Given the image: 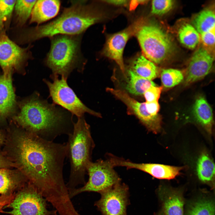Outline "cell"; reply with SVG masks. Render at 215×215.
<instances>
[{
	"instance_id": "37",
	"label": "cell",
	"mask_w": 215,
	"mask_h": 215,
	"mask_svg": "<svg viewBox=\"0 0 215 215\" xmlns=\"http://www.w3.org/2000/svg\"><path fill=\"white\" fill-rule=\"evenodd\" d=\"M4 140V137L3 134L0 133V146H1Z\"/></svg>"
},
{
	"instance_id": "36",
	"label": "cell",
	"mask_w": 215,
	"mask_h": 215,
	"mask_svg": "<svg viewBox=\"0 0 215 215\" xmlns=\"http://www.w3.org/2000/svg\"><path fill=\"white\" fill-rule=\"evenodd\" d=\"M7 165V163L4 159L0 155V169L5 167Z\"/></svg>"
},
{
	"instance_id": "16",
	"label": "cell",
	"mask_w": 215,
	"mask_h": 215,
	"mask_svg": "<svg viewBox=\"0 0 215 215\" xmlns=\"http://www.w3.org/2000/svg\"><path fill=\"white\" fill-rule=\"evenodd\" d=\"M158 192L165 215H184V201L181 190L162 186Z\"/></svg>"
},
{
	"instance_id": "33",
	"label": "cell",
	"mask_w": 215,
	"mask_h": 215,
	"mask_svg": "<svg viewBox=\"0 0 215 215\" xmlns=\"http://www.w3.org/2000/svg\"><path fill=\"white\" fill-rule=\"evenodd\" d=\"M14 193L1 195L0 196V212L5 206L10 204L14 199L15 196Z\"/></svg>"
},
{
	"instance_id": "11",
	"label": "cell",
	"mask_w": 215,
	"mask_h": 215,
	"mask_svg": "<svg viewBox=\"0 0 215 215\" xmlns=\"http://www.w3.org/2000/svg\"><path fill=\"white\" fill-rule=\"evenodd\" d=\"M106 91L123 103L127 107L128 113L135 116L149 131L155 133L160 131L161 117L159 114L153 116L150 114L145 102H138L123 90L107 87Z\"/></svg>"
},
{
	"instance_id": "4",
	"label": "cell",
	"mask_w": 215,
	"mask_h": 215,
	"mask_svg": "<svg viewBox=\"0 0 215 215\" xmlns=\"http://www.w3.org/2000/svg\"><path fill=\"white\" fill-rule=\"evenodd\" d=\"M68 136L67 157L70 166L69 181L66 185L69 191L86 183L85 176L87 168L91 162L95 144L92 137L90 125L84 116L78 117L73 123L72 133Z\"/></svg>"
},
{
	"instance_id": "34",
	"label": "cell",
	"mask_w": 215,
	"mask_h": 215,
	"mask_svg": "<svg viewBox=\"0 0 215 215\" xmlns=\"http://www.w3.org/2000/svg\"><path fill=\"white\" fill-rule=\"evenodd\" d=\"M145 102L147 110L150 114L153 116L158 114L160 106L158 101Z\"/></svg>"
},
{
	"instance_id": "15",
	"label": "cell",
	"mask_w": 215,
	"mask_h": 215,
	"mask_svg": "<svg viewBox=\"0 0 215 215\" xmlns=\"http://www.w3.org/2000/svg\"><path fill=\"white\" fill-rule=\"evenodd\" d=\"M130 31L128 29L109 36L103 50L105 56L116 62L123 74L125 70L123 56V51L131 33Z\"/></svg>"
},
{
	"instance_id": "30",
	"label": "cell",
	"mask_w": 215,
	"mask_h": 215,
	"mask_svg": "<svg viewBox=\"0 0 215 215\" xmlns=\"http://www.w3.org/2000/svg\"><path fill=\"white\" fill-rule=\"evenodd\" d=\"M173 4V1L171 0H153L151 3V12L156 15L164 14L172 9Z\"/></svg>"
},
{
	"instance_id": "31",
	"label": "cell",
	"mask_w": 215,
	"mask_h": 215,
	"mask_svg": "<svg viewBox=\"0 0 215 215\" xmlns=\"http://www.w3.org/2000/svg\"><path fill=\"white\" fill-rule=\"evenodd\" d=\"M162 89V87L156 85L151 86L143 94L146 102L158 101Z\"/></svg>"
},
{
	"instance_id": "6",
	"label": "cell",
	"mask_w": 215,
	"mask_h": 215,
	"mask_svg": "<svg viewBox=\"0 0 215 215\" xmlns=\"http://www.w3.org/2000/svg\"><path fill=\"white\" fill-rule=\"evenodd\" d=\"M135 34L144 56L154 64L162 63L171 54L173 49L172 39L158 25L141 24L136 27Z\"/></svg>"
},
{
	"instance_id": "9",
	"label": "cell",
	"mask_w": 215,
	"mask_h": 215,
	"mask_svg": "<svg viewBox=\"0 0 215 215\" xmlns=\"http://www.w3.org/2000/svg\"><path fill=\"white\" fill-rule=\"evenodd\" d=\"M46 200L31 185L23 186L14 199L6 207L12 208L5 212L12 215H57V211L49 210Z\"/></svg>"
},
{
	"instance_id": "17",
	"label": "cell",
	"mask_w": 215,
	"mask_h": 215,
	"mask_svg": "<svg viewBox=\"0 0 215 215\" xmlns=\"http://www.w3.org/2000/svg\"><path fill=\"white\" fill-rule=\"evenodd\" d=\"M11 73L0 75V120L4 119L13 111L16 105Z\"/></svg>"
},
{
	"instance_id": "19",
	"label": "cell",
	"mask_w": 215,
	"mask_h": 215,
	"mask_svg": "<svg viewBox=\"0 0 215 215\" xmlns=\"http://www.w3.org/2000/svg\"><path fill=\"white\" fill-rule=\"evenodd\" d=\"M122 74L123 79L120 82V84L124 88V90L135 96L143 95L149 87L156 85L152 81L138 76L128 68Z\"/></svg>"
},
{
	"instance_id": "2",
	"label": "cell",
	"mask_w": 215,
	"mask_h": 215,
	"mask_svg": "<svg viewBox=\"0 0 215 215\" xmlns=\"http://www.w3.org/2000/svg\"><path fill=\"white\" fill-rule=\"evenodd\" d=\"M71 4L63 8L57 17L45 24L21 28L16 35L19 44L31 43L46 37L58 35L83 34L90 27L96 23L99 17L87 1H70Z\"/></svg>"
},
{
	"instance_id": "21",
	"label": "cell",
	"mask_w": 215,
	"mask_h": 215,
	"mask_svg": "<svg viewBox=\"0 0 215 215\" xmlns=\"http://www.w3.org/2000/svg\"><path fill=\"white\" fill-rule=\"evenodd\" d=\"M128 69L138 76L152 81L159 75V71L155 64L144 55L136 58L131 63Z\"/></svg>"
},
{
	"instance_id": "29",
	"label": "cell",
	"mask_w": 215,
	"mask_h": 215,
	"mask_svg": "<svg viewBox=\"0 0 215 215\" xmlns=\"http://www.w3.org/2000/svg\"><path fill=\"white\" fill-rule=\"evenodd\" d=\"M160 76L163 86L167 88L177 85L184 79L183 74L181 71L173 68L163 70L161 73Z\"/></svg>"
},
{
	"instance_id": "28",
	"label": "cell",
	"mask_w": 215,
	"mask_h": 215,
	"mask_svg": "<svg viewBox=\"0 0 215 215\" xmlns=\"http://www.w3.org/2000/svg\"><path fill=\"white\" fill-rule=\"evenodd\" d=\"M215 206L212 200L202 199L191 204L185 215H214Z\"/></svg>"
},
{
	"instance_id": "5",
	"label": "cell",
	"mask_w": 215,
	"mask_h": 215,
	"mask_svg": "<svg viewBox=\"0 0 215 215\" xmlns=\"http://www.w3.org/2000/svg\"><path fill=\"white\" fill-rule=\"evenodd\" d=\"M83 35H58L50 38V49L44 62L52 74L67 79L74 69L83 71L86 60L81 51Z\"/></svg>"
},
{
	"instance_id": "38",
	"label": "cell",
	"mask_w": 215,
	"mask_h": 215,
	"mask_svg": "<svg viewBox=\"0 0 215 215\" xmlns=\"http://www.w3.org/2000/svg\"><path fill=\"white\" fill-rule=\"evenodd\" d=\"M156 215H165L163 211H161L157 213Z\"/></svg>"
},
{
	"instance_id": "25",
	"label": "cell",
	"mask_w": 215,
	"mask_h": 215,
	"mask_svg": "<svg viewBox=\"0 0 215 215\" xmlns=\"http://www.w3.org/2000/svg\"><path fill=\"white\" fill-rule=\"evenodd\" d=\"M178 35L180 42L191 49L194 48L200 41L199 33L194 27L189 24L183 25L179 30Z\"/></svg>"
},
{
	"instance_id": "35",
	"label": "cell",
	"mask_w": 215,
	"mask_h": 215,
	"mask_svg": "<svg viewBox=\"0 0 215 215\" xmlns=\"http://www.w3.org/2000/svg\"><path fill=\"white\" fill-rule=\"evenodd\" d=\"M128 1L127 0H125L105 1L106 3L116 6H122L126 5L128 3Z\"/></svg>"
},
{
	"instance_id": "3",
	"label": "cell",
	"mask_w": 215,
	"mask_h": 215,
	"mask_svg": "<svg viewBox=\"0 0 215 215\" xmlns=\"http://www.w3.org/2000/svg\"><path fill=\"white\" fill-rule=\"evenodd\" d=\"M14 119L31 133L50 141L62 135H69L73 130L72 117L38 95L22 102Z\"/></svg>"
},
{
	"instance_id": "12",
	"label": "cell",
	"mask_w": 215,
	"mask_h": 215,
	"mask_svg": "<svg viewBox=\"0 0 215 215\" xmlns=\"http://www.w3.org/2000/svg\"><path fill=\"white\" fill-rule=\"evenodd\" d=\"M128 186L119 182L100 193V199L95 203L102 215H127L129 204Z\"/></svg>"
},
{
	"instance_id": "8",
	"label": "cell",
	"mask_w": 215,
	"mask_h": 215,
	"mask_svg": "<svg viewBox=\"0 0 215 215\" xmlns=\"http://www.w3.org/2000/svg\"><path fill=\"white\" fill-rule=\"evenodd\" d=\"M50 77L53 82L46 79L43 81L48 87L49 96L52 98L53 104L60 106L78 117L84 116L85 113L98 117H102L100 113L89 108L82 102L68 85L67 79L62 76L59 79L58 75L52 74Z\"/></svg>"
},
{
	"instance_id": "13",
	"label": "cell",
	"mask_w": 215,
	"mask_h": 215,
	"mask_svg": "<svg viewBox=\"0 0 215 215\" xmlns=\"http://www.w3.org/2000/svg\"><path fill=\"white\" fill-rule=\"evenodd\" d=\"M214 58L205 48L200 47L194 53L186 69L185 84L189 85L205 77L212 68Z\"/></svg>"
},
{
	"instance_id": "1",
	"label": "cell",
	"mask_w": 215,
	"mask_h": 215,
	"mask_svg": "<svg viewBox=\"0 0 215 215\" xmlns=\"http://www.w3.org/2000/svg\"><path fill=\"white\" fill-rule=\"evenodd\" d=\"M14 141L16 162L28 183L58 212L70 207L72 202L63 176L67 143L48 141L32 133L18 134Z\"/></svg>"
},
{
	"instance_id": "24",
	"label": "cell",
	"mask_w": 215,
	"mask_h": 215,
	"mask_svg": "<svg viewBox=\"0 0 215 215\" xmlns=\"http://www.w3.org/2000/svg\"><path fill=\"white\" fill-rule=\"evenodd\" d=\"M23 186L19 178L13 172L5 168L0 169V194L13 193Z\"/></svg>"
},
{
	"instance_id": "18",
	"label": "cell",
	"mask_w": 215,
	"mask_h": 215,
	"mask_svg": "<svg viewBox=\"0 0 215 215\" xmlns=\"http://www.w3.org/2000/svg\"><path fill=\"white\" fill-rule=\"evenodd\" d=\"M61 2L58 0H40L36 1L33 8L29 24L40 25L58 14Z\"/></svg>"
},
{
	"instance_id": "22",
	"label": "cell",
	"mask_w": 215,
	"mask_h": 215,
	"mask_svg": "<svg viewBox=\"0 0 215 215\" xmlns=\"http://www.w3.org/2000/svg\"><path fill=\"white\" fill-rule=\"evenodd\" d=\"M36 0H16L14 7L13 15L16 27L23 28L30 20Z\"/></svg>"
},
{
	"instance_id": "7",
	"label": "cell",
	"mask_w": 215,
	"mask_h": 215,
	"mask_svg": "<svg viewBox=\"0 0 215 215\" xmlns=\"http://www.w3.org/2000/svg\"><path fill=\"white\" fill-rule=\"evenodd\" d=\"M115 167L109 157L106 160L90 162L87 168L88 180L84 185L69 191L70 198L82 192H95L100 194L120 182L121 179L114 169Z\"/></svg>"
},
{
	"instance_id": "27",
	"label": "cell",
	"mask_w": 215,
	"mask_h": 215,
	"mask_svg": "<svg viewBox=\"0 0 215 215\" xmlns=\"http://www.w3.org/2000/svg\"><path fill=\"white\" fill-rule=\"evenodd\" d=\"M16 0H0V36L9 28Z\"/></svg>"
},
{
	"instance_id": "20",
	"label": "cell",
	"mask_w": 215,
	"mask_h": 215,
	"mask_svg": "<svg viewBox=\"0 0 215 215\" xmlns=\"http://www.w3.org/2000/svg\"><path fill=\"white\" fill-rule=\"evenodd\" d=\"M194 118L209 133L212 132L213 117L212 109L205 98L199 96L196 100L192 108Z\"/></svg>"
},
{
	"instance_id": "32",
	"label": "cell",
	"mask_w": 215,
	"mask_h": 215,
	"mask_svg": "<svg viewBox=\"0 0 215 215\" xmlns=\"http://www.w3.org/2000/svg\"><path fill=\"white\" fill-rule=\"evenodd\" d=\"M215 28L201 34V39L203 44L206 47L212 48L215 44Z\"/></svg>"
},
{
	"instance_id": "14",
	"label": "cell",
	"mask_w": 215,
	"mask_h": 215,
	"mask_svg": "<svg viewBox=\"0 0 215 215\" xmlns=\"http://www.w3.org/2000/svg\"><path fill=\"white\" fill-rule=\"evenodd\" d=\"M116 166L135 169L146 172L158 179H171L179 175L183 167H176L155 163H135L117 158Z\"/></svg>"
},
{
	"instance_id": "26",
	"label": "cell",
	"mask_w": 215,
	"mask_h": 215,
	"mask_svg": "<svg viewBox=\"0 0 215 215\" xmlns=\"http://www.w3.org/2000/svg\"><path fill=\"white\" fill-rule=\"evenodd\" d=\"M193 22L196 29L201 35L215 27L214 13L210 10H203L196 16Z\"/></svg>"
},
{
	"instance_id": "10",
	"label": "cell",
	"mask_w": 215,
	"mask_h": 215,
	"mask_svg": "<svg viewBox=\"0 0 215 215\" xmlns=\"http://www.w3.org/2000/svg\"><path fill=\"white\" fill-rule=\"evenodd\" d=\"M31 44L22 47L11 39L6 33L0 36V66L4 73L19 70L33 58Z\"/></svg>"
},
{
	"instance_id": "23",
	"label": "cell",
	"mask_w": 215,
	"mask_h": 215,
	"mask_svg": "<svg viewBox=\"0 0 215 215\" xmlns=\"http://www.w3.org/2000/svg\"><path fill=\"white\" fill-rule=\"evenodd\" d=\"M196 169L198 176L202 182L207 184L213 183L215 175L214 164L205 152H203L200 156Z\"/></svg>"
}]
</instances>
